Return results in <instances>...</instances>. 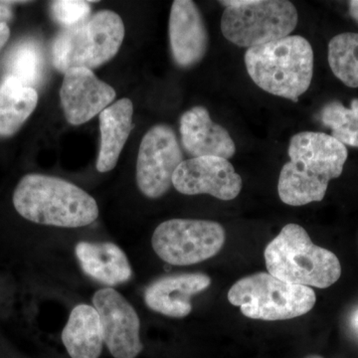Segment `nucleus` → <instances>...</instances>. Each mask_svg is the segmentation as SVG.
Masks as SVG:
<instances>
[{
	"label": "nucleus",
	"mask_w": 358,
	"mask_h": 358,
	"mask_svg": "<svg viewBox=\"0 0 358 358\" xmlns=\"http://www.w3.org/2000/svg\"><path fill=\"white\" fill-rule=\"evenodd\" d=\"M245 65L254 83L272 94L298 102L312 83V45L300 35L250 47Z\"/></svg>",
	"instance_id": "3"
},
{
	"label": "nucleus",
	"mask_w": 358,
	"mask_h": 358,
	"mask_svg": "<svg viewBox=\"0 0 358 358\" xmlns=\"http://www.w3.org/2000/svg\"><path fill=\"white\" fill-rule=\"evenodd\" d=\"M228 300L253 320H285L313 310L317 296L312 288L282 282L268 273L245 277L233 285Z\"/></svg>",
	"instance_id": "6"
},
{
	"label": "nucleus",
	"mask_w": 358,
	"mask_h": 358,
	"mask_svg": "<svg viewBox=\"0 0 358 358\" xmlns=\"http://www.w3.org/2000/svg\"><path fill=\"white\" fill-rule=\"evenodd\" d=\"M298 20L291 1L249 0L245 6L226 7L221 31L231 43L248 49L289 36Z\"/></svg>",
	"instance_id": "7"
},
{
	"label": "nucleus",
	"mask_w": 358,
	"mask_h": 358,
	"mask_svg": "<svg viewBox=\"0 0 358 358\" xmlns=\"http://www.w3.org/2000/svg\"><path fill=\"white\" fill-rule=\"evenodd\" d=\"M173 186L185 195L209 194L229 201L242 189V178L229 160L218 157L183 160L174 173Z\"/></svg>",
	"instance_id": "11"
},
{
	"label": "nucleus",
	"mask_w": 358,
	"mask_h": 358,
	"mask_svg": "<svg viewBox=\"0 0 358 358\" xmlns=\"http://www.w3.org/2000/svg\"><path fill=\"white\" fill-rule=\"evenodd\" d=\"M8 75L20 80L26 86L36 89L44 78L43 52L37 42L26 40L16 45L6 61Z\"/></svg>",
	"instance_id": "20"
},
{
	"label": "nucleus",
	"mask_w": 358,
	"mask_h": 358,
	"mask_svg": "<svg viewBox=\"0 0 358 358\" xmlns=\"http://www.w3.org/2000/svg\"><path fill=\"white\" fill-rule=\"evenodd\" d=\"M134 105L129 99H121L100 114L101 145L96 169L108 173L117 166L122 148L133 129Z\"/></svg>",
	"instance_id": "17"
},
{
	"label": "nucleus",
	"mask_w": 358,
	"mask_h": 358,
	"mask_svg": "<svg viewBox=\"0 0 358 358\" xmlns=\"http://www.w3.org/2000/svg\"><path fill=\"white\" fill-rule=\"evenodd\" d=\"M37 90L16 78L7 76L0 84V136H13L34 112Z\"/></svg>",
	"instance_id": "19"
},
{
	"label": "nucleus",
	"mask_w": 358,
	"mask_h": 358,
	"mask_svg": "<svg viewBox=\"0 0 358 358\" xmlns=\"http://www.w3.org/2000/svg\"><path fill=\"white\" fill-rule=\"evenodd\" d=\"M63 345L72 358H99L103 339L100 317L95 308L79 305L73 308L62 331Z\"/></svg>",
	"instance_id": "18"
},
{
	"label": "nucleus",
	"mask_w": 358,
	"mask_h": 358,
	"mask_svg": "<svg viewBox=\"0 0 358 358\" xmlns=\"http://www.w3.org/2000/svg\"><path fill=\"white\" fill-rule=\"evenodd\" d=\"M100 317L103 343L115 358H136L143 350L141 322L133 306L119 292L103 288L93 296Z\"/></svg>",
	"instance_id": "10"
},
{
	"label": "nucleus",
	"mask_w": 358,
	"mask_h": 358,
	"mask_svg": "<svg viewBox=\"0 0 358 358\" xmlns=\"http://www.w3.org/2000/svg\"><path fill=\"white\" fill-rule=\"evenodd\" d=\"M169 41L176 64L187 68L203 59L208 48V32L195 2L176 0L169 16Z\"/></svg>",
	"instance_id": "13"
},
{
	"label": "nucleus",
	"mask_w": 358,
	"mask_h": 358,
	"mask_svg": "<svg viewBox=\"0 0 358 358\" xmlns=\"http://www.w3.org/2000/svg\"><path fill=\"white\" fill-rule=\"evenodd\" d=\"M13 205L23 218L41 225L79 228L95 222L96 200L64 179L27 174L13 193Z\"/></svg>",
	"instance_id": "2"
},
{
	"label": "nucleus",
	"mask_w": 358,
	"mask_h": 358,
	"mask_svg": "<svg viewBox=\"0 0 358 358\" xmlns=\"http://www.w3.org/2000/svg\"><path fill=\"white\" fill-rule=\"evenodd\" d=\"M75 252L85 274L101 284L117 286L133 277L128 257L112 242H79Z\"/></svg>",
	"instance_id": "16"
},
{
	"label": "nucleus",
	"mask_w": 358,
	"mask_h": 358,
	"mask_svg": "<svg viewBox=\"0 0 358 358\" xmlns=\"http://www.w3.org/2000/svg\"><path fill=\"white\" fill-rule=\"evenodd\" d=\"M61 103L68 122L83 124L100 115L115 100L112 86L101 81L93 71L73 68L64 73L60 90Z\"/></svg>",
	"instance_id": "12"
},
{
	"label": "nucleus",
	"mask_w": 358,
	"mask_h": 358,
	"mask_svg": "<svg viewBox=\"0 0 358 358\" xmlns=\"http://www.w3.org/2000/svg\"><path fill=\"white\" fill-rule=\"evenodd\" d=\"M289 162L282 166L278 192L285 204L303 206L319 202L329 181L338 178L348 159V148L324 133L294 134L289 145Z\"/></svg>",
	"instance_id": "1"
},
{
	"label": "nucleus",
	"mask_w": 358,
	"mask_h": 358,
	"mask_svg": "<svg viewBox=\"0 0 358 358\" xmlns=\"http://www.w3.org/2000/svg\"><path fill=\"white\" fill-rule=\"evenodd\" d=\"M264 255L268 274L289 284L327 289L341 275L338 257L313 244L298 224L285 226L266 247Z\"/></svg>",
	"instance_id": "4"
},
{
	"label": "nucleus",
	"mask_w": 358,
	"mask_h": 358,
	"mask_svg": "<svg viewBox=\"0 0 358 358\" xmlns=\"http://www.w3.org/2000/svg\"><path fill=\"white\" fill-rule=\"evenodd\" d=\"M210 285V278L202 273L166 275L148 287L145 301L154 312L181 319L192 313V296Z\"/></svg>",
	"instance_id": "14"
},
{
	"label": "nucleus",
	"mask_w": 358,
	"mask_h": 358,
	"mask_svg": "<svg viewBox=\"0 0 358 358\" xmlns=\"http://www.w3.org/2000/svg\"><path fill=\"white\" fill-rule=\"evenodd\" d=\"M352 322L353 324L358 329V310L355 312V315H353Z\"/></svg>",
	"instance_id": "27"
},
{
	"label": "nucleus",
	"mask_w": 358,
	"mask_h": 358,
	"mask_svg": "<svg viewBox=\"0 0 358 358\" xmlns=\"http://www.w3.org/2000/svg\"><path fill=\"white\" fill-rule=\"evenodd\" d=\"M329 64L334 76L350 88H358V33H341L329 43Z\"/></svg>",
	"instance_id": "21"
},
{
	"label": "nucleus",
	"mask_w": 358,
	"mask_h": 358,
	"mask_svg": "<svg viewBox=\"0 0 358 358\" xmlns=\"http://www.w3.org/2000/svg\"><path fill=\"white\" fill-rule=\"evenodd\" d=\"M9 36H10V30H9L8 25L6 23H0V50L8 41Z\"/></svg>",
	"instance_id": "25"
},
{
	"label": "nucleus",
	"mask_w": 358,
	"mask_h": 358,
	"mask_svg": "<svg viewBox=\"0 0 358 358\" xmlns=\"http://www.w3.org/2000/svg\"><path fill=\"white\" fill-rule=\"evenodd\" d=\"M320 119L339 143L358 148V99L352 100L350 108L338 101L327 103L320 112Z\"/></svg>",
	"instance_id": "22"
},
{
	"label": "nucleus",
	"mask_w": 358,
	"mask_h": 358,
	"mask_svg": "<svg viewBox=\"0 0 358 358\" xmlns=\"http://www.w3.org/2000/svg\"><path fill=\"white\" fill-rule=\"evenodd\" d=\"M182 162V152L173 129L166 124L152 127L141 140L136 162V183L141 192L152 199L166 194Z\"/></svg>",
	"instance_id": "9"
},
{
	"label": "nucleus",
	"mask_w": 358,
	"mask_h": 358,
	"mask_svg": "<svg viewBox=\"0 0 358 358\" xmlns=\"http://www.w3.org/2000/svg\"><path fill=\"white\" fill-rule=\"evenodd\" d=\"M54 18L66 27L80 24L91 14L90 2L82 0H57L51 3Z\"/></svg>",
	"instance_id": "23"
},
{
	"label": "nucleus",
	"mask_w": 358,
	"mask_h": 358,
	"mask_svg": "<svg viewBox=\"0 0 358 358\" xmlns=\"http://www.w3.org/2000/svg\"><path fill=\"white\" fill-rule=\"evenodd\" d=\"M180 134L183 147L193 157L229 159L236 152V145L227 129L212 122L204 107L192 108L181 115Z\"/></svg>",
	"instance_id": "15"
},
{
	"label": "nucleus",
	"mask_w": 358,
	"mask_h": 358,
	"mask_svg": "<svg viewBox=\"0 0 358 358\" xmlns=\"http://www.w3.org/2000/svg\"><path fill=\"white\" fill-rule=\"evenodd\" d=\"M124 37L121 16L114 11H99L58 33L52 44V63L61 73L73 68L94 69L117 55Z\"/></svg>",
	"instance_id": "5"
},
{
	"label": "nucleus",
	"mask_w": 358,
	"mask_h": 358,
	"mask_svg": "<svg viewBox=\"0 0 358 358\" xmlns=\"http://www.w3.org/2000/svg\"><path fill=\"white\" fill-rule=\"evenodd\" d=\"M225 243L223 226L214 221L171 219L157 226L152 248L164 262L189 266L217 255Z\"/></svg>",
	"instance_id": "8"
},
{
	"label": "nucleus",
	"mask_w": 358,
	"mask_h": 358,
	"mask_svg": "<svg viewBox=\"0 0 358 358\" xmlns=\"http://www.w3.org/2000/svg\"><path fill=\"white\" fill-rule=\"evenodd\" d=\"M306 358H324V357H320V355H310V357H308Z\"/></svg>",
	"instance_id": "28"
},
{
	"label": "nucleus",
	"mask_w": 358,
	"mask_h": 358,
	"mask_svg": "<svg viewBox=\"0 0 358 358\" xmlns=\"http://www.w3.org/2000/svg\"><path fill=\"white\" fill-rule=\"evenodd\" d=\"M16 2L0 1V23H6L13 20V6Z\"/></svg>",
	"instance_id": "24"
},
{
	"label": "nucleus",
	"mask_w": 358,
	"mask_h": 358,
	"mask_svg": "<svg viewBox=\"0 0 358 358\" xmlns=\"http://www.w3.org/2000/svg\"><path fill=\"white\" fill-rule=\"evenodd\" d=\"M350 16L358 23V0L350 1Z\"/></svg>",
	"instance_id": "26"
}]
</instances>
